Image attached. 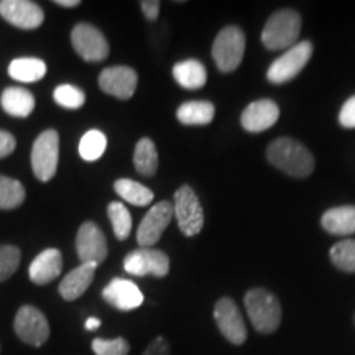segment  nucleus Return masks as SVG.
I'll list each match as a JSON object with an SVG mask.
<instances>
[{
  "mask_svg": "<svg viewBox=\"0 0 355 355\" xmlns=\"http://www.w3.org/2000/svg\"><path fill=\"white\" fill-rule=\"evenodd\" d=\"M140 7L141 13L146 17V20L155 21L159 15V7H162V3H159L158 0H144V2H140Z\"/></svg>",
  "mask_w": 355,
  "mask_h": 355,
  "instance_id": "37",
  "label": "nucleus"
},
{
  "mask_svg": "<svg viewBox=\"0 0 355 355\" xmlns=\"http://www.w3.org/2000/svg\"><path fill=\"white\" fill-rule=\"evenodd\" d=\"M102 298L119 311H132L144 304V293L130 279L114 278L102 290Z\"/></svg>",
  "mask_w": 355,
  "mask_h": 355,
  "instance_id": "17",
  "label": "nucleus"
},
{
  "mask_svg": "<svg viewBox=\"0 0 355 355\" xmlns=\"http://www.w3.org/2000/svg\"><path fill=\"white\" fill-rule=\"evenodd\" d=\"M173 212L178 220L180 230L186 237H194L202 230L204 211L198 194L188 184H183L175 193Z\"/></svg>",
  "mask_w": 355,
  "mask_h": 355,
  "instance_id": "5",
  "label": "nucleus"
},
{
  "mask_svg": "<svg viewBox=\"0 0 355 355\" xmlns=\"http://www.w3.org/2000/svg\"><path fill=\"white\" fill-rule=\"evenodd\" d=\"M99 326H101V321L97 318H89L87 321H86V329L87 331H96V329H99Z\"/></svg>",
  "mask_w": 355,
  "mask_h": 355,
  "instance_id": "39",
  "label": "nucleus"
},
{
  "mask_svg": "<svg viewBox=\"0 0 355 355\" xmlns=\"http://www.w3.org/2000/svg\"><path fill=\"white\" fill-rule=\"evenodd\" d=\"M76 250L81 263H94L99 266L107 259V239L94 222H84L78 230Z\"/></svg>",
  "mask_w": 355,
  "mask_h": 355,
  "instance_id": "12",
  "label": "nucleus"
},
{
  "mask_svg": "<svg viewBox=\"0 0 355 355\" xmlns=\"http://www.w3.org/2000/svg\"><path fill=\"white\" fill-rule=\"evenodd\" d=\"M0 15L8 24L21 30L38 28L44 20L42 7L30 0H2Z\"/></svg>",
  "mask_w": 355,
  "mask_h": 355,
  "instance_id": "15",
  "label": "nucleus"
},
{
  "mask_svg": "<svg viewBox=\"0 0 355 355\" xmlns=\"http://www.w3.org/2000/svg\"><path fill=\"white\" fill-rule=\"evenodd\" d=\"M63 270V255L58 248H46L35 257L30 265L28 275L35 285H48L56 279Z\"/></svg>",
  "mask_w": 355,
  "mask_h": 355,
  "instance_id": "18",
  "label": "nucleus"
},
{
  "mask_svg": "<svg viewBox=\"0 0 355 355\" xmlns=\"http://www.w3.org/2000/svg\"><path fill=\"white\" fill-rule=\"evenodd\" d=\"M214 319L217 327H219L220 334L235 345H241L245 343L247 339V327L243 322V318L239 311L237 304L234 303V300L220 298L216 303L214 308Z\"/></svg>",
  "mask_w": 355,
  "mask_h": 355,
  "instance_id": "13",
  "label": "nucleus"
},
{
  "mask_svg": "<svg viewBox=\"0 0 355 355\" xmlns=\"http://www.w3.org/2000/svg\"><path fill=\"white\" fill-rule=\"evenodd\" d=\"M279 119V107L272 99H259L243 109L241 123L247 132L259 133L272 128Z\"/></svg>",
  "mask_w": 355,
  "mask_h": 355,
  "instance_id": "16",
  "label": "nucleus"
},
{
  "mask_svg": "<svg viewBox=\"0 0 355 355\" xmlns=\"http://www.w3.org/2000/svg\"><path fill=\"white\" fill-rule=\"evenodd\" d=\"M141 355H171V347L163 336L155 337Z\"/></svg>",
  "mask_w": 355,
  "mask_h": 355,
  "instance_id": "35",
  "label": "nucleus"
},
{
  "mask_svg": "<svg viewBox=\"0 0 355 355\" xmlns=\"http://www.w3.org/2000/svg\"><path fill=\"white\" fill-rule=\"evenodd\" d=\"M173 217H175V212H173L171 202L162 201L150 207V211L140 222L139 230H137V241H139L141 248L155 245L162 239Z\"/></svg>",
  "mask_w": 355,
  "mask_h": 355,
  "instance_id": "11",
  "label": "nucleus"
},
{
  "mask_svg": "<svg viewBox=\"0 0 355 355\" xmlns=\"http://www.w3.org/2000/svg\"><path fill=\"white\" fill-rule=\"evenodd\" d=\"M266 158L275 168L293 178H308L316 165L313 153L290 137L273 140L266 148Z\"/></svg>",
  "mask_w": 355,
  "mask_h": 355,
  "instance_id": "1",
  "label": "nucleus"
},
{
  "mask_svg": "<svg viewBox=\"0 0 355 355\" xmlns=\"http://www.w3.org/2000/svg\"><path fill=\"white\" fill-rule=\"evenodd\" d=\"M301 33V17L296 10L283 8L270 17L261 32V43L266 50H290L298 42Z\"/></svg>",
  "mask_w": 355,
  "mask_h": 355,
  "instance_id": "2",
  "label": "nucleus"
},
{
  "mask_svg": "<svg viewBox=\"0 0 355 355\" xmlns=\"http://www.w3.org/2000/svg\"><path fill=\"white\" fill-rule=\"evenodd\" d=\"M245 53V33L235 25L222 28L212 44V58L220 73H232L241 66Z\"/></svg>",
  "mask_w": 355,
  "mask_h": 355,
  "instance_id": "4",
  "label": "nucleus"
},
{
  "mask_svg": "<svg viewBox=\"0 0 355 355\" xmlns=\"http://www.w3.org/2000/svg\"><path fill=\"white\" fill-rule=\"evenodd\" d=\"M107 216L112 224L114 235L119 241H125L132 232V216L123 204L110 202L107 206Z\"/></svg>",
  "mask_w": 355,
  "mask_h": 355,
  "instance_id": "29",
  "label": "nucleus"
},
{
  "mask_svg": "<svg viewBox=\"0 0 355 355\" xmlns=\"http://www.w3.org/2000/svg\"><path fill=\"white\" fill-rule=\"evenodd\" d=\"M245 309L254 327L261 334H272L282 322V306L273 293L265 288H254L247 291Z\"/></svg>",
  "mask_w": 355,
  "mask_h": 355,
  "instance_id": "3",
  "label": "nucleus"
},
{
  "mask_svg": "<svg viewBox=\"0 0 355 355\" xmlns=\"http://www.w3.org/2000/svg\"><path fill=\"white\" fill-rule=\"evenodd\" d=\"M123 268L133 277H153L163 278L170 272V257L157 248H137L127 254L123 259Z\"/></svg>",
  "mask_w": 355,
  "mask_h": 355,
  "instance_id": "10",
  "label": "nucleus"
},
{
  "mask_svg": "<svg viewBox=\"0 0 355 355\" xmlns=\"http://www.w3.org/2000/svg\"><path fill=\"white\" fill-rule=\"evenodd\" d=\"M71 43L74 51L87 63H99L109 56L107 38L99 28L91 24H78L71 32Z\"/></svg>",
  "mask_w": 355,
  "mask_h": 355,
  "instance_id": "9",
  "label": "nucleus"
},
{
  "mask_svg": "<svg viewBox=\"0 0 355 355\" xmlns=\"http://www.w3.org/2000/svg\"><path fill=\"white\" fill-rule=\"evenodd\" d=\"M21 260V252L15 245H0V283L15 275Z\"/></svg>",
  "mask_w": 355,
  "mask_h": 355,
  "instance_id": "32",
  "label": "nucleus"
},
{
  "mask_svg": "<svg viewBox=\"0 0 355 355\" xmlns=\"http://www.w3.org/2000/svg\"><path fill=\"white\" fill-rule=\"evenodd\" d=\"M97 265L94 263H81L78 268L71 270L66 275L63 282L60 283V295L64 301H74L81 298L87 288L91 286L94 279Z\"/></svg>",
  "mask_w": 355,
  "mask_h": 355,
  "instance_id": "19",
  "label": "nucleus"
},
{
  "mask_svg": "<svg viewBox=\"0 0 355 355\" xmlns=\"http://www.w3.org/2000/svg\"><path fill=\"white\" fill-rule=\"evenodd\" d=\"M92 350L96 355H128L130 344L123 337L117 339H94L92 340Z\"/></svg>",
  "mask_w": 355,
  "mask_h": 355,
  "instance_id": "33",
  "label": "nucleus"
},
{
  "mask_svg": "<svg viewBox=\"0 0 355 355\" xmlns=\"http://www.w3.org/2000/svg\"><path fill=\"white\" fill-rule=\"evenodd\" d=\"M0 104L12 117H28L35 109V97L25 87H7L0 97Z\"/></svg>",
  "mask_w": 355,
  "mask_h": 355,
  "instance_id": "22",
  "label": "nucleus"
},
{
  "mask_svg": "<svg viewBox=\"0 0 355 355\" xmlns=\"http://www.w3.org/2000/svg\"><path fill=\"white\" fill-rule=\"evenodd\" d=\"M60 159V135L56 130H44L35 140L32 148V168L35 176L46 183L55 178Z\"/></svg>",
  "mask_w": 355,
  "mask_h": 355,
  "instance_id": "7",
  "label": "nucleus"
},
{
  "mask_svg": "<svg viewBox=\"0 0 355 355\" xmlns=\"http://www.w3.org/2000/svg\"><path fill=\"white\" fill-rule=\"evenodd\" d=\"M115 193L121 196L123 201L133 204V206L141 207L146 206L153 201V191L146 188L141 183H137L133 180H127V178H122V180H117L114 183Z\"/></svg>",
  "mask_w": 355,
  "mask_h": 355,
  "instance_id": "26",
  "label": "nucleus"
},
{
  "mask_svg": "<svg viewBox=\"0 0 355 355\" xmlns=\"http://www.w3.org/2000/svg\"><path fill=\"white\" fill-rule=\"evenodd\" d=\"M339 122L345 128H355V96L345 101L339 112Z\"/></svg>",
  "mask_w": 355,
  "mask_h": 355,
  "instance_id": "34",
  "label": "nucleus"
},
{
  "mask_svg": "<svg viewBox=\"0 0 355 355\" xmlns=\"http://www.w3.org/2000/svg\"><path fill=\"white\" fill-rule=\"evenodd\" d=\"M216 107L207 101L184 102L176 110V117L183 125H207L214 121Z\"/></svg>",
  "mask_w": 355,
  "mask_h": 355,
  "instance_id": "23",
  "label": "nucleus"
},
{
  "mask_svg": "<svg viewBox=\"0 0 355 355\" xmlns=\"http://www.w3.org/2000/svg\"><path fill=\"white\" fill-rule=\"evenodd\" d=\"M13 329L20 340L32 347H42L50 337V324L44 314L35 306L25 304L17 311Z\"/></svg>",
  "mask_w": 355,
  "mask_h": 355,
  "instance_id": "8",
  "label": "nucleus"
},
{
  "mask_svg": "<svg viewBox=\"0 0 355 355\" xmlns=\"http://www.w3.org/2000/svg\"><path fill=\"white\" fill-rule=\"evenodd\" d=\"M321 224L331 235L355 234V206L332 207L324 212Z\"/></svg>",
  "mask_w": 355,
  "mask_h": 355,
  "instance_id": "20",
  "label": "nucleus"
},
{
  "mask_svg": "<svg viewBox=\"0 0 355 355\" xmlns=\"http://www.w3.org/2000/svg\"><path fill=\"white\" fill-rule=\"evenodd\" d=\"M137 84H139V74L128 66L105 68L99 76L101 91L121 101L130 99L135 94Z\"/></svg>",
  "mask_w": 355,
  "mask_h": 355,
  "instance_id": "14",
  "label": "nucleus"
},
{
  "mask_svg": "<svg viewBox=\"0 0 355 355\" xmlns=\"http://www.w3.org/2000/svg\"><path fill=\"white\" fill-rule=\"evenodd\" d=\"M133 165L141 176L152 178L158 171V152L153 140L144 137L137 141L135 152H133Z\"/></svg>",
  "mask_w": 355,
  "mask_h": 355,
  "instance_id": "25",
  "label": "nucleus"
},
{
  "mask_svg": "<svg viewBox=\"0 0 355 355\" xmlns=\"http://www.w3.org/2000/svg\"><path fill=\"white\" fill-rule=\"evenodd\" d=\"M53 97H55L56 104L69 110L83 107L84 102H86V94H84L83 89L73 86V84H61V86H58L55 92H53Z\"/></svg>",
  "mask_w": 355,
  "mask_h": 355,
  "instance_id": "31",
  "label": "nucleus"
},
{
  "mask_svg": "<svg viewBox=\"0 0 355 355\" xmlns=\"http://www.w3.org/2000/svg\"><path fill=\"white\" fill-rule=\"evenodd\" d=\"M107 148V137L101 130H89L79 141V155L86 162H96Z\"/></svg>",
  "mask_w": 355,
  "mask_h": 355,
  "instance_id": "28",
  "label": "nucleus"
},
{
  "mask_svg": "<svg viewBox=\"0 0 355 355\" xmlns=\"http://www.w3.org/2000/svg\"><path fill=\"white\" fill-rule=\"evenodd\" d=\"M26 198L24 184L19 180L0 175V209H15Z\"/></svg>",
  "mask_w": 355,
  "mask_h": 355,
  "instance_id": "27",
  "label": "nucleus"
},
{
  "mask_svg": "<svg viewBox=\"0 0 355 355\" xmlns=\"http://www.w3.org/2000/svg\"><path fill=\"white\" fill-rule=\"evenodd\" d=\"M17 141L10 132L0 130V158H6L15 150Z\"/></svg>",
  "mask_w": 355,
  "mask_h": 355,
  "instance_id": "36",
  "label": "nucleus"
},
{
  "mask_svg": "<svg viewBox=\"0 0 355 355\" xmlns=\"http://www.w3.org/2000/svg\"><path fill=\"white\" fill-rule=\"evenodd\" d=\"M331 261L345 273H355V241L337 242L331 248Z\"/></svg>",
  "mask_w": 355,
  "mask_h": 355,
  "instance_id": "30",
  "label": "nucleus"
},
{
  "mask_svg": "<svg viewBox=\"0 0 355 355\" xmlns=\"http://www.w3.org/2000/svg\"><path fill=\"white\" fill-rule=\"evenodd\" d=\"M46 74V63L38 58H17L8 64V76L19 83H37Z\"/></svg>",
  "mask_w": 355,
  "mask_h": 355,
  "instance_id": "24",
  "label": "nucleus"
},
{
  "mask_svg": "<svg viewBox=\"0 0 355 355\" xmlns=\"http://www.w3.org/2000/svg\"><path fill=\"white\" fill-rule=\"evenodd\" d=\"M313 56V43L301 42L286 50L282 56L277 58L268 71H266V79L273 84H285L296 78L308 64V61Z\"/></svg>",
  "mask_w": 355,
  "mask_h": 355,
  "instance_id": "6",
  "label": "nucleus"
},
{
  "mask_svg": "<svg viewBox=\"0 0 355 355\" xmlns=\"http://www.w3.org/2000/svg\"><path fill=\"white\" fill-rule=\"evenodd\" d=\"M173 78L181 87L196 91L206 86L207 71L198 60H184L173 66Z\"/></svg>",
  "mask_w": 355,
  "mask_h": 355,
  "instance_id": "21",
  "label": "nucleus"
},
{
  "mask_svg": "<svg viewBox=\"0 0 355 355\" xmlns=\"http://www.w3.org/2000/svg\"><path fill=\"white\" fill-rule=\"evenodd\" d=\"M55 3L56 6L66 7V8H73V7L81 6V2H79V0H55Z\"/></svg>",
  "mask_w": 355,
  "mask_h": 355,
  "instance_id": "38",
  "label": "nucleus"
}]
</instances>
